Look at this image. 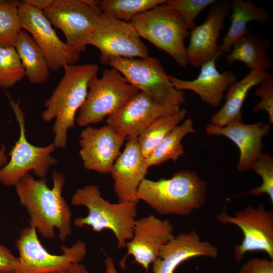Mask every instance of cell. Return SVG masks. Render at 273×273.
<instances>
[{"instance_id":"277c9868","label":"cell","mask_w":273,"mask_h":273,"mask_svg":"<svg viewBox=\"0 0 273 273\" xmlns=\"http://www.w3.org/2000/svg\"><path fill=\"white\" fill-rule=\"evenodd\" d=\"M71 203L75 206H84L88 210L86 216L74 219L75 226H90L96 232L110 230L117 239L118 248L126 247L127 242L132 236L137 215V203H110L102 197L98 186L91 185L76 190Z\"/></svg>"},{"instance_id":"7c38bea8","label":"cell","mask_w":273,"mask_h":273,"mask_svg":"<svg viewBox=\"0 0 273 273\" xmlns=\"http://www.w3.org/2000/svg\"><path fill=\"white\" fill-rule=\"evenodd\" d=\"M223 224H232L241 230L242 243L234 246L235 258L240 262L245 254L251 251H263L273 259V211H267L260 203L256 208L249 205L237 211L234 216L228 214L224 209L216 215Z\"/></svg>"},{"instance_id":"4dcf8cb0","label":"cell","mask_w":273,"mask_h":273,"mask_svg":"<svg viewBox=\"0 0 273 273\" xmlns=\"http://www.w3.org/2000/svg\"><path fill=\"white\" fill-rule=\"evenodd\" d=\"M262 179L260 186L250 190L248 193L256 197L267 194L273 203V157L267 152L261 154L251 168Z\"/></svg>"},{"instance_id":"4316f807","label":"cell","mask_w":273,"mask_h":273,"mask_svg":"<svg viewBox=\"0 0 273 273\" xmlns=\"http://www.w3.org/2000/svg\"><path fill=\"white\" fill-rule=\"evenodd\" d=\"M187 113V110L183 108L175 113L159 117L138 137L140 149L145 158L171 130L185 119Z\"/></svg>"},{"instance_id":"484cf974","label":"cell","mask_w":273,"mask_h":273,"mask_svg":"<svg viewBox=\"0 0 273 273\" xmlns=\"http://www.w3.org/2000/svg\"><path fill=\"white\" fill-rule=\"evenodd\" d=\"M195 132L192 119H186L171 130L146 158L147 166L149 168L169 160L176 162L184 153L182 140L189 133Z\"/></svg>"},{"instance_id":"ab89813d","label":"cell","mask_w":273,"mask_h":273,"mask_svg":"<svg viewBox=\"0 0 273 273\" xmlns=\"http://www.w3.org/2000/svg\"><path fill=\"white\" fill-rule=\"evenodd\" d=\"M64 271H61V272H56V273H63Z\"/></svg>"},{"instance_id":"ba28073f","label":"cell","mask_w":273,"mask_h":273,"mask_svg":"<svg viewBox=\"0 0 273 273\" xmlns=\"http://www.w3.org/2000/svg\"><path fill=\"white\" fill-rule=\"evenodd\" d=\"M97 0H52L43 11L64 33L65 43L80 53L86 50L101 12Z\"/></svg>"},{"instance_id":"f546056e","label":"cell","mask_w":273,"mask_h":273,"mask_svg":"<svg viewBox=\"0 0 273 273\" xmlns=\"http://www.w3.org/2000/svg\"><path fill=\"white\" fill-rule=\"evenodd\" d=\"M25 76L24 68L14 47H0V87H13Z\"/></svg>"},{"instance_id":"e575fe53","label":"cell","mask_w":273,"mask_h":273,"mask_svg":"<svg viewBox=\"0 0 273 273\" xmlns=\"http://www.w3.org/2000/svg\"><path fill=\"white\" fill-rule=\"evenodd\" d=\"M19 263V257L4 245H0V273H13Z\"/></svg>"},{"instance_id":"9a60e30c","label":"cell","mask_w":273,"mask_h":273,"mask_svg":"<svg viewBox=\"0 0 273 273\" xmlns=\"http://www.w3.org/2000/svg\"><path fill=\"white\" fill-rule=\"evenodd\" d=\"M231 2L216 1L210 6L205 21L189 31V44L186 48L188 64L200 67L222 52L218 40L224 28V21L230 16Z\"/></svg>"},{"instance_id":"836d02e7","label":"cell","mask_w":273,"mask_h":273,"mask_svg":"<svg viewBox=\"0 0 273 273\" xmlns=\"http://www.w3.org/2000/svg\"><path fill=\"white\" fill-rule=\"evenodd\" d=\"M237 273H273V260L253 257L243 264Z\"/></svg>"},{"instance_id":"6da1fadb","label":"cell","mask_w":273,"mask_h":273,"mask_svg":"<svg viewBox=\"0 0 273 273\" xmlns=\"http://www.w3.org/2000/svg\"><path fill=\"white\" fill-rule=\"evenodd\" d=\"M53 186L50 189L44 178L35 179L29 173L15 186L20 203L29 216L30 225L43 238L56 237L64 241L72 232V213L62 193L65 179L62 173L54 171Z\"/></svg>"},{"instance_id":"ac0fdd59","label":"cell","mask_w":273,"mask_h":273,"mask_svg":"<svg viewBox=\"0 0 273 273\" xmlns=\"http://www.w3.org/2000/svg\"><path fill=\"white\" fill-rule=\"evenodd\" d=\"M148 169L138 138L127 139L124 150L114 163L110 171L119 202L138 203V188L146 178Z\"/></svg>"},{"instance_id":"30bf717a","label":"cell","mask_w":273,"mask_h":273,"mask_svg":"<svg viewBox=\"0 0 273 273\" xmlns=\"http://www.w3.org/2000/svg\"><path fill=\"white\" fill-rule=\"evenodd\" d=\"M6 94L18 122L20 135L9 153L10 160L0 169V182L7 187L15 186L30 170L36 176L44 178L50 167L57 162L51 155L55 147L53 143L40 147L28 142L25 134L24 115L19 103L14 102L9 94Z\"/></svg>"},{"instance_id":"603a6c76","label":"cell","mask_w":273,"mask_h":273,"mask_svg":"<svg viewBox=\"0 0 273 273\" xmlns=\"http://www.w3.org/2000/svg\"><path fill=\"white\" fill-rule=\"evenodd\" d=\"M231 25L222 40L219 49L222 53H229L233 44L249 32L248 25L251 22L266 23L269 13L262 7L248 0H233L231 2L230 14Z\"/></svg>"},{"instance_id":"8d00e7d4","label":"cell","mask_w":273,"mask_h":273,"mask_svg":"<svg viewBox=\"0 0 273 273\" xmlns=\"http://www.w3.org/2000/svg\"><path fill=\"white\" fill-rule=\"evenodd\" d=\"M63 273H89L84 265L80 263L71 264Z\"/></svg>"},{"instance_id":"74e56055","label":"cell","mask_w":273,"mask_h":273,"mask_svg":"<svg viewBox=\"0 0 273 273\" xmlns=\"http://www.w3.org/2000/svg\"><path fill=\"white\" fill-rule=\"evenodd\" d=\"M106 270L105 273H118L117 271L114 260L112 258L108 256L105 259Z\"/></svg>"},{"instance_id":"e0dca14e","label":"cell","mask_w":273,"mask_h":273,"mask_svg":"<svg viewBox=\"0 0 273 273\" xmlns=\"http://www.w3.org/2000/svg\"><path fill=\"white\" fill-rule=\"evenodd\" d=\"M125 140L108 124L99 128L87 127L81 131L79 139L83 166L100 173H110Z\"/></svg>"},{"instance_id":"d6986e66","label":"cell","mask_w":273,"mask_h":273,"mask_svg":"<svg viewBox=\"0 0 273 273\" xmlns=\"http://www.w3.org/2000/svg\"><path fill=\"white\" fill-rule=\"evenodd\" d=\"M269 129V124L262 122L252 124L234 122L222 127L208 124L205 131L210 136H225L238 146L240 157L237 168L239 171L244 172L251 169L262 153V139Z\"/></svg>"},{"instance_id":"d4e9b609","label":"cell","mask_w":273,"mask_h":273,"mask_svg":"<svg viewBox=\"0 0 273 273\" xmlns=\"http://www.w3.org/2000/svg\"><path fill=\"white\" fill-rule=\"evenodd\" d=\"M14 47L24 68L25 76L29 82L33 84L46 82L50 71L48 62L30 34L21 29Z\"/></svg>"},{"instance_id":"44dd1931","label":"cell","mask_w":273,"mask_h":273,"mask_svg":"<svg viewBox=\"0 0 273 273\" xmlns=\"http://www.w3.org/2000/svg\"><path fill=\"white\" fill-rule=\"evenodd\" d=\"M220 55L202 65L197 77L192 80H185L169 75L175 89L190 90L197 94L202 101L209 105L219 106L224 92L237 81V75L229 70L220 73L216 68V61Z\"/></svg>"},{"instance_id":"d590c367","label":"cell","mask_w":273,"mask_h":273,"mask_svg":"<svg viewBox=\"0 0 273 273\" xmlns=\"http://www.w3.org/2000/svg\"><path fill=\"white\" fill-rule=\"evenodd\" d=\"M23 1L34 8L43 11L51 4L52 0H25Z\"/></svg>"},{"instance_id":"83f0119b","label":"cell","mask_w":273,"mask_h":273,"mask_svg":"<svg viewBox=\"0 0 273 273\" xmlns=\"http://www.w3.org/2000/svg\"><path fill=\"white\" fill-rule=\"evenodd\" d=\"M166 0H102L98 7L102 14L116 19L130 22L133 18Z\"/></svg>"},{"instance_id":"1f68e13d","label":"cell","mask_w":273,"mask_h":273,"mask_svg":"<svg viewBox=\"0 0 273 273\" xmlns=\"http://www.w3.org/2000/svg\"><path fill=\"white\" fill-rule=\"evenodd\" d=\"M216 0H168L166 4L175 10L182 17L190 31L196 26L195 20L206 8Z\"/></svg>"},{"instance_id":"7402d4cb","label":"cell","mask_w":273,"mask_h":273,"mask_svg":"<svg viewBox=\"0 0 273 273\" xmlns=\"http://www.w3.org/2000/svg\"><path fill=\"white\" fill-rule=\"evenodd\" d=\"M269 73L263 70H251L244 78L232 83L226 90L223 106L211 117V124L222 127L234 122H243L241 109L249 91Z\"/></svg>"},{"instance_id":"3957f363","label":"cell","mask_w":273,"mask_h":273,"mask_svg":"<svg viewBox=\"0 0 273 273\" xmlns=\"http://www.w3.org/2000/svg\"><path fill=\"white\" fill-rule=\"evenodd\" d=\"M64 74L51 97L46 103V109L41 113L43 121L55 119L53 126L55 148H65L67 132L75 125L77 110L83 104L90 80L99 70L96 64L65 65Z\"/></svg>"},{"instance_id":"4fadbf2b","label":"cell","mask_w":273,"mask_h":273,"mask_svg":"<svg viewBox=\"0 0 273 273\" xmlns=\"http://www.w3.org/2000/svg\"><path fill=\"white\" fill-rule=\"evenodd\" d=\"M19 16L22 28L42 51L50 71H58L65 65H75L79 61L80 53L60 39L42 11L21 1Z\"/></svg>"},{"instance_id":"2e32d148","label":"cell","mask_w":273,"mask_h":273,"mask_svg":"<svg viewBox=\"0 0 273 273\" xmlns=\"http://www.w3.org/2000/svg\"><path fill=\"white\" fill-rule=\"evenodd\" d=\"M173 228L167 219L149 215L136 220L132 238L126 245L127 253L122 262L131 255L146 271L158 257L160 247L175 237Z\"/></svg>"},{"instance_id":"f35d334b","label":"cell","mask_w":273,"mask_h":273,"mask_svg":"<svg viewBox=\"0 0 273 273\" xmlns=\"http://www.w3.org/2000/svg\"><path fill=\"white\" fill-rule=\"evenodd\" d=\"M6 148L2 145L0 149V167H4L8 163V157L5 155Z\"/></svg>"},{"instance_id":"5bb4252c","label":"cell","mask_w":273,"mask_h":273,"mask_svg":"<svg viewBox=\"0 0 273 273\" xmlns=\"http://www.w3.org/2000/svg\"><path fill=\"white\" fill-rule=\"evenodd\" d=\"M180 109L178 106L160 104L139 91L123 107L108 116L106 122L125 139L138 138L156 119Z\"/></svg>"},{"instance_id":"8fae6325","label":"cell","mask_w":273,"mask_h":273,"mask_svg":"<svg viewBox=\"0 0 273 273\" xmlns=\"http://www.w3.org/2000/svg\"><path fill=\"white\" fill-rule=\"evenodd\" d=\"M88 45L98 48L100 62L107 64L113 58H143L149 49L130 22L101 14Z\"/></svg>"},{"instance_id":"cb8c5ba5","label":"cell","mask_w":273,"mask_h":273,"mask_svg":"<svg viewBox=\"0 0 273 273\" xmlns=\"http://www.w3.org/2000/svg\"><path fill=\"white\" fill-rule=\"evenodd\" d=\"M270 42L260 35L248 32L233 45L225 60L232 64L235 61L244 63L251 70H266L272 68V61L266 54Z\"/></svg>"},{"instance_id":"7a4b0ae2","label":"cell","mask_w":273,"mask_h":273,"mask_svg":"<svg viewBox=\"0 0 273 273\" xmlns=\"http://www.w3.org/2000/svg\"><path fill=\"white\" fill-rule=\"evenodd\" d=\"M206 182L193 170L176 172L169 179L145 178L137 192V198L162 215L187 216L206 201Z\"/></svg>"},{"instance_id":"d6a6232c","label":"cell","mask_w":273,"mask_h":273,"mask_svg":"<svg viewBox=\"0 0 273 273\" xmlns=\"http://www.w3.org/2000/svg\"><path fill=\"white\" fill-rule=\"evenodd\" d=\"M255 95L261 101L253 108L254 112L264 110L267 112L269 124L273 123V75L269 73L256 89Z\"/></svg>"},{"instance_id":"52a82bcc","label":"cell","mask_w":273,"mask_h":273,"mask_svg":"<svg viewBox=\"0 0 273 273\" xmlns=\"http://www.w3.org/2000/svg\"><path fill=\"white\" fill-rule=\"evenodd\" d=\"M107 64L118 70L139 91L160 104L180 107L186 101L183 91L175 89L156 58H113Z\"/></svg>"},{"instance_id":"9c48e42d","label":"cell","mask_w":273,"mask_h":273,"mask_svg":"<svg viewBox=\"0 0 273 273\" xmlns=\"http://www.w3.org/2000/svg\"><path fill=\"white\" fill-rule=\"evenodd\" d=\"M15 245L19 263L13 273H56L63 271L72 263H80L87 250L85 242L79 240L70 247L61 246L62 253H50L42 245L35 228L23 229Z\"/></svg>"},{"instance_id":"f1b7e54d","label":"cell","mask_w":273,"mask_h":273,"mask_svg":"<svg viewBox=\"0 0 273 273\" xmlns=\"http://www.w3.org/2000/svg\"><path fill=\"white\" fill-rule=\"evenodd\" d=\"M21 1H0V47H14L22 28L19 16Z\"/></svg>"},{"instance_id":"ffe728a7","label":"cell","mask_w":273,"mask_h":273,"mask_svg":"<svg viewBox=\"0 0 273 273\" xmlns=\"http://www.w3.org/2000/svg\"><path fill=\"white\" fill-rule=\"evenodd\" d=\"M217 247L207 241H202L194 231L181 233L160 248L158 257L153 262V273H174L183 262L196 256L216 258Z\"/></svg>"},{"instance_id":"8992f818","label":"cell","mask_w":273,"mask_h":273,"mask_svg":"<svg viewBox=\"0 0 273 273\" xmlns=\"http://www.w3.org/2000/svg\"><path fill=\"white\" fill-rule=\"evenodd\" d=\"M139 92L116 69L102 72L90 81L86 99L76 119L80 126L103 121L123 107Z\"/></svg>"},{"instance_id":"5b68a950","label":"cell","mask_w":273,"mask_h":273,"mask_svg":"<svg viewBox=\"0 0 273 273\" xmlns=\"http://www.w3.org/2000/svg\"><path fill=\"white\" fill-rule=\"evenodd\" d=\"M166 3L139 14L130 22L141 38L166 53L185 68L188 63L184 41L189 31L180 15Z\"/></svg>"}]
</instances>
